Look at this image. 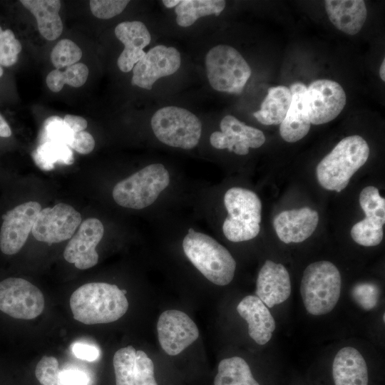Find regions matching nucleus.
<instances>
[{
	"instance_id": "7ed1b4c3",
	"label": "nucleus",
	"mask_w": 385,
	"mask_h": 385,
	"mask_svg": "<svg viewBox=\"0 0 385 385\" xmlns=\"http://www.w3.org/2000/svg\"><path fill=\"white\" fill-rule=\"evenodd\" d=\"M183 249L191 263L212 283L225 286L232 280L236 262L212 237L190 228L183 240Z\"/></svg>"
},
{
	"instance_id": "72a5a7b5",
	"label": "nucleus",
	"mask_w": 385,
	"mask_h": 385,
	"mask_svg": "<svg viewBox=\"0 0 385 385\" xmlns=\"http://www.w3.org/2000/svg\"><path fill=\"white\" fill-rule=\"evenodd\" d=\"M81 57V49L68 38L60 40L51 53V62L56 69L76 64Z\"/></svg>"
},
{
	"instance_id": "e433bc0d",
	"label": "nucleus",
	"mask_w": 385,
	"mask_h": 385,
	"mask_svg": "<svg viewBox=\"0 0 385 385\" xmlns=\"http://www.w3.org/2000/svg\"><path fill=\"white\" fill-rule=\"evenodd\" d=\"M134 379L135 385H158L154 376L153 362L142 350L135 352Z\"/></svg>"
},
{
	"instance_id": "2eb2a0df",
	"label": "nucleus",
	"mask_w": 385,
	"mask_h": 385,
	"mask_svg": "<svg viewBox=\"0 0 385 385\" xmlns=\"http://www.w3.org/2000/svg\"><path fill=\"white\" fill-rule=\"evenodd\" d=\"M104 234V227L97 218H88L80 224L63 251V257L79 270L94 267L98 262L96 250Z\"/></svg>"
},
{
	"instance_id": "dca6fc26",
	"label": "nucleus",
	"mask_w": 385,
	"mask_h": 385,
	"mask_svg": "<svg viewBox=\"0 0 385 385\" xmlns=\"http://www.w3.org/2000/svg\"><path fill=\"white\" fill-rule=\"evenodd\" d=\"M221 131L213 132L210 144L217 149H227L237 155H245L249 149L261 147L265 136L260 130L247 125L235 116H225L220 123Z\"/></svg>"
},
{
	"instance_id": "b1692460",
	"label": "nucleus",
	"mask_w": 385,
	"mask_h": 385,
	"mask_svg": "<svg viewBox=\"0 0 385 385\" xmlns=\"http://www.w3.org/2000/svg\"><path fill=\"white\" fill-rule=\"evenodd\" d=\"M21 4L36 18L41 35L48 41L58 38L63 31L58 0H21Z\"/></svg>"
},
{
	"instance_id": "f704fd0d",
	"label": "nucleus",
	"mask_w": 385,
	"mask_h": 385,
	"mask_svg": "<svg viewBox=\"0 0 385 385\" xmlns=\"http://www.w3.org/2000/svg\"><path fill=\"white\" fill-rule=\"evenodd\" d=\"M21 44L10 29L4 30L0 26V66L9 67L18 61Z\"/></svg>"
},
{
	"instance_id": "473e14b6",
	"label": "nucleus",
	"mask_w": 385,
	"mask_h": 385,
	"mask_svg": "<svg viewBox=\"0 0 385 385\" xmlns=\"http://www.w3.org/2000/svg\"><path fill=\"white\" fill-rule=\"evenodd\" d=\"M73 135V131L63 119L58 116H51L44 121L39 137L41 143L55 142L68 146Z\"/></svg>"
},
{
	"instance_id": "4be33fe9",
	"label": "nucleus",
	"mask_w": 385,
	"mask_h": 385,
	"mask_svg": "<svg viewBox=\"0 0 385 385\" xmlns=\"http://www.w3.org/2000/svg\"><path fill=\"white\" fill-rule=\"evenodd\" d=\"M334 385H368L366 363L355 348L345 346L335 355L332 364Z\"/></svg>"
},
{
	"instance_id": "c03bdc74",
	"label": "nucleus",
	"mask_w": 385,
	"mask_h": 385,
	"mask_svg": "<svg viewBox=\"0 0 385 385\" xmlns=\"http://www.w3.org/2000/svg\"><path fill=\"white\" fill-rule=\"evenodd\" d=\"M11 135V128L4 118L0 114V137L9 138Z\"/></svg>"
},
{
	"instance_id": "f8f14e48",
	"label": "nucleus",
	"mask_w": 385,
	"mask_h": 385,
	"mask_svg": "<svg viewBox=\"0 0 385 385\" xmlns=\"http://www.w3.org/2000/svg\"><path fill=\"white\" fill-rule=\"evenodd\" d=\"M41 205L29 201L19 205L4 215L0 230V250L8 255L19 252L31 232Z\"/></svg>"
},
{
	"instance_id": "a19ab883",
	"label": "nucleus",
	"mask_w": 385,
	"mask_h": 385,
	"mask_svg": "<svg viewBox=\"0 0 385 385\" xmlns=\"http://www.w3.org/2000/svg\"><path fill=\"white\" fill-rule=\"evenodd\" d=\"M60 381L61 385H90L91 383L86 371L75 368L61 370Z\"/></svg>"
},
{
	"instance_id": "a211bd4d",
	"label": "nucleus",
	"mask_w": 385,
	"mask_h": 385,
	"mask_svg": "<svg viewBox=\"0 0 385 385\" xmlns=\"http://www.w3.org/2000/svg\"><path fill=\"white\" fill-rule=\"evenodd\" d=\"M115 35L124 45L117 65L121 71L129 72L145 55L143 48L150 42V34L143 22L128 21L116 26Z\"/></svg>"
},
{
	"instance_id": "79ce46f5",
	"label": "nucleus",
	"mask_w": 385,
	"mask_h": 385,
	"mask_svg": "<svg viewBox=\"0 0 385 385\" xmlns=\"http://www.w3.org/2000/svg\"><path fill=\"white\" fill-rule=\"evenodd\" d=\"M72 351L76 357L88 361H96L100 356V351L97 347L83 343L74 344Z\"/></svg>"
},
{
	"instance_id": "c85d7f7f",
	"label": "nucleus",
	"mask_w": 385,
	"mask_h": 385,
	"mask_svg": "<svg viewBox=\"0 0 385 385\" xmlns=\"http://www.w3.org/2000/svg\"><path fill=\"white\" fill-rule=\"evenodd\" d=\"M88 68L82 63H77L68 66L64 71L55 69L51 71L46 77V85L48 88L55 93L59 92L64 84L74 88L82 86L88 76Z\"/></svg>"
},
{
	"instance_id": "a18cd8bd",
	"label": "nucleus",
	"mask_w": 385,
	"mask_h": 385,
	"mask_svg": "<svg viewBox=\"0 0 385 385\" xmlns=\"http://www.w3.org/2000/svg\"><path fill=\"white\" fill-rule=\"evenodd\" d=\"M180 1V0H163L162 2L165 7L170 9L175 7Z\"/></svg>"
},
{
	"instance_id": "4c0bfd02",
	"label": "nucleus",
	"mask_w": 385,
	"mask_h": 385,
	"mask_svg": "<svg viewBox=\"0 0 385 385\" xmlns=\"http://www.w3.org/2000/svg\"><path fill=\"white\" fill-rule=\"evenodd\" d=\"M351 296L360 307L369 311L378 303L379 289L374 283L360 282L353 287Z\"/></svg>"
},
{
	"instance_id": "09e8293b",
	"label": "nucleus",
	"mask_w": 385,
	"mask_h": 385,
	"mask_svg": "<svg viewBox=\"0 0 385 385\" xmlns=\"http://www.w3.org/2000/svg\"><path fill=\"white\" fill-rule=\"evenodd\" d=\"M384 316H385V314H383V321H384V322L385 321V317H384Z\"/></svg>"
},
{
	"instance_id": "cd10ccee",
	"label": "nucleus",
	"mask_w": 385,
	"mask_h": 385,
	"mask_svg": "<svg viewBox=\"0 0 385 385\" xmlns=\"http://www.w3.org/2000/svg\"><path fill=\"white\" fill-rule=\"evenodd\" d=\"M36 164L42 170H50L56 163L72 164L73 158L70 147L55 142L41 143L33 153Z\"/></svg>"
},
{
	"instance_id": "58836bf2",
	"label": "nucleus",
	"mask_w": 385,
	"mask_h": 385,
	"mask_svg": "<svg viewBox=\"0 0 385 385\" xmlns=\"http://www.w3.org/2000/svg\"><path fill=\"white\" fill-rule=\"evenodd\" d=\"M128 3V0H91L89 6L93 16L109 19L120 14Z\"/></svg>"
},
{
	"instance_id": "ddd939ff",
	"label": "nucleus",
	"mask_w": 385,
	"mask_h": 385,
	"mask_svg": "<svg viewBox=\"0 0 385 385\" xmlns=\"http://www.w3.org/2000/svg\"><path fill=\"white\" fill-rule=\"evenodd\" d=\"M158 337L163 350L170 356L181 353L199 337V330L185 312L170 309L163 312L157 323Z\"/></svg>"
},
{
	"instance_id": "5701e85b",
	"label": "nucleus",
	"mask_w": 385,
	"mask_h": 385,
	"mask_svg": "<svg viewBox=\"0 0 385 385\" xmlns=\"http://www.w3.org/2000/svg\"><path fill=\"white\" fill-rule=\"evenodd\" d=\"M324 6L330 21L346 34H356L366 21L367 10L364 1L327 0Z\"/></svg>"
},
{
	"instance_id": "c756f323",
	"label": "nucleus",
	"mask_w": 385,
	"mask_h": 385,
	"mask_svg": "<svg viewBox=\"0 0 385 385\" xmlns=\"http://www.w3.org/2000/svg\"><path fill=\"white\" fill-rule=\"evenodd\" d=\"M135 348L130 345L118 349L115 353L113 364L116 385H135Z\"/></svg>"
},
{
	"instance_id": "9d476101",
	"label": "nucleus",
	"mask_w": 385,
	"mask_h": 385,
	"mask_svg": "<svg viewBox=\"0 0 385 385\" xmlns=\"http://www.w3.org/2000/svg\"><path fill=\"white\" fill-rule=\"evenodd\" d=\"M82 222V217L71 205L60 202L39 211L31 232L36 240L49 245L70 239Z\"/></svg>"
},
{
	"instance_id": "6e6552de",
	"label": "nucleus",
	"mask_w": 385,
	"mask_h": 385,
	"mask_svg": "<svg viewBox=\"0 0 385 385\" xmlns=\"http://www.w3.org/2000/svg\"><path fill=\"white\" fill-rule=\"evenodd\" d=\"M155 137L163 143L185 150L194 148L202 133V123L190 111L169 106L158 110L150 120Z\"/></svg>"
},
{
	"instance_id": "2f4dec72",
	"label": "nucleus",
	"mask_w": 385,
	"mask_h": 385,
	"mask_svg": "<svg viewBox=\"0 0 385 385\" xmlns=\"http://www.w3.org/2000/svg\"><path fill=\"white\" fill-rule=\"evenodd\" d=\"M383 226L365 217L353 225L351 236L357 244L373 247L380 244L383 239Z\"/></svg>"
},
{
	"instance_id": "393cba45",
	"label": "nucleus",
	"mask_w": 385,
	"mask_h": 385,
	"mask_svg": "<svg viewBox=\"0 0 385 385\" xmlns=\"http://www.w3.org/2000/svg\"><path fill=\"white\" fill-rule=\"evenodd\" d=\"M292 101L289 88L284 86L271 87L254 117L262 124L279 125L284 120Z\"/></svg>"
},
{
	"instance_id": "4468645a",
	"label": "nucleus",
	"mask_w": 385,
	"mask_h": 385,
	"mask_svg": "<svg viewBox=\"0 0 385 385\" xmlns=\"http://www.w3.org/2000/svg\"><path fill=\"white\" fill-rule=\"evenodd\" d=\"M180 65V54L175 48L155 46L134 66L131 84L150 90L158 79L175 73Z\"/></svg>"
},
{
	"instance_id": "9b49d317",
	"label": "nucleus",
	"mask_w": 385,
	"mask_h": 385,
	"mask_svg": "<svg viewBox=\"0 0 385 385\" xmlns=\"http://www.w3.org/2000/svg\"><path fill=\"white\" fill-rule=\"evenodd\" d=\"M346 93L339 83L332 80L319 79L312 82L304 94V103L311 124L327 123L344 109Z\"/></svg>"
},
{
	"instance_id": "7c9ffc66",
	"label": "nucleus",
	"mask_w": 385,
	"mask_h": 385,
	"mask_svg": "<svg viewBox=\"0 0 385 385\" xmlns=\"http://www.w3.org/2000/svg\"><path fill=\"white\" fill-rule=\"evenodd\" d=\"M359 204L366 217L383 226L385 223V199L374 186H367L360 192Z\"/></svg>"
},
{
	"instance_id": "37998d69",
	"label": "nucleus",
	"mask_w": 385,
	"mask_h": 385,
	"mask_svg": "<svg viewBox=\"0 0 385 385\" xmlns=\"http://www.w3.org/2000/svg\"><path fill=\"white\" fill-rule=\"evenodd\" d=\"M63 119L73 133L84 130L88 125L87 120L81 116L67 114Z\"/></svg>"
},
{
	"instance_id": "f257e3e1",
	"label": "nucleus",
	"mask_w": 385,
	"mask_h": 385,
	"mask_svg": "<svg viewBox=\"0 0 385 385\" xmlns=\"http://www.w3.org/2000/svg\"><path fill=\"white\" fill-rule=\"evenodd\" d=\"M126 291L115 284L91 282L76 289L71 296L73 318L85 324H106L122 317L128 309Z\"/></svg>"
},
{
	"instance_id": "412c9836",
	"label": "nucleus",
	"mask_w": 385,
	"mask_h": 385,
	"mask_svg": "<svg viewBox=\"0 0 385 385\" xmlns=\"http://www.w3.org/2000/svg\"><path fill=\"white\" fill-rule=\"evenodd\" d=\"M289 88L292 94V101L284 120L280 123L279 133L285 141L294 143L308 133L311 122L304 103L307 86L302 83L295 82Z\"/></svg>"
},
{
	"instance_id": "de8ad7c7",
	"label": "nucleus",
	"mask_w": 385,
	"mask_h": 385,
	"mask_svg": "<svg viewBox=\"0 0 385 385\" xmlns=\"http://www.w3.org/2000/svg\"><path fill=\"white\" fill-rule=\"evenodd\" d=\"M3 73H4L3 68H2V67L0 66V78L2 76Z\"/></svg>"
},
{
	"instance_id": "f3484780",
	"label": "nucleus",
	"mask_w": 385,
	"mask_h": 385,
	"mask_svg": "<svg viewBox=\"0 0 385 385\" xmlns=\"http://www.w3.org/2000/svg\"><path fill=\"white\" fill-rule=\"evenodd\" d=\"M255 292L269 308L285 302L291 294L289 274L285 267L266 260L259 271Z\"/></svg>"
},
{
	"instance_id": "6ab92c4d",
	"label": "nucleus",
	"mask_w": 385,
	"mask_h": 385,
	"mask_svg": "<svg viewBox=\"0 0 385 385\" xmlns=\"http://www.w3.org/2000/svg\"><path fill=\"white\" fill-rule=\"evenodd\" d=\"M318 222V212L307 207L282 211L273 220L279 239L287 244L307 240L314 232Z\"/></svg>"
},
{
	"instance_id": "1a4fd4ad",
	"label": "nucleus",
	"mask_w": 385,
	"mask_h": 385,
	"mask_svg": "<svg viewBox=\"0 0 385 385\" xmlns=\"http://www.w3.org/2000/svg\"><path fill=\"white\" fill-rule=\"evenodd\" d=\"M44 308L41 291L30 282L9 277L0 282V311L9 317L29 320L39 316Z\"/></svg>"
},
{
	"instance_id": "20e7f679",
	"label": "nucleus",
	"mask_w": 385,
	"mask_h": 385,
	"mask_svg": "<svg viewBox=\"0 0 385 385\" xmlns=\"http://www.w3.org/2000/svg\"><path fill=\"white\" fill-rule=\"evenodd\" d=\"M341 289L340 272L329 261L311 263L303 272L300 293L307 312L312 315L330 312L339 301Z\"/></svg>"
},
{
	"instance_id": "49530a36",
	"label": "nucleus",
	"mask_w": 385,
	"mask_h": 385,
	"mask_svg": "<svg viewBox=\"0 0 385 385\" xmlns=\"http://www.w3.org/2000/svg\"><path fill=\"white\" fill-rule=\"evenodd\" d=\"M384 68H385V61L384 59V61H382V63H381V65L380 66V68H379V76H380L381 79L383 81H385Z\"/></svg>"
},
{
	"instance_id": "bb28decb",
	"label": "nucleus",
	"mask_w": 385,
	"mask_h": 385,
	"mask_svg": "<svg viewBox=\"0 0 385 385\" xmlns=\"http://www.w3.org/2000/svg\"><path fill=\"white\" fill-rule=\"evenodd\" d=\"M214 385H260V384L254 379L245 360L240 356H233L220 361Z\"/></svg>"
},
{
	"instance_id": "39448f33",
	"label": "nucleus",
	"mask_w": 385,
	"mask_h": 385,
	"mask_svg": "<svg viewBox=\"0 0 385 385\" xmlns=\"http://www.w3.org/2000/svg\"><path fill=\"white\" fill-rule=\"evenodd\" d=\"M224 205L227 216L222 232L228 240L240 242L257 236L262 220V202L256 193L242 188H231L225 193Z\"/></svg>"
},
{
	"instance_id": "c9c22d12",
	"label": "nucleus",
	"mask_w": 385,
	"mask_h": 385,
	"mask_svg": "<svg viewBox=\"0 0 385 385\" xmlns=\"http://www.w3.org/2000/svg\"><path fill=\"white\" fill-rule=\"evenodd\" d=\"M58 361L54 356H44L36 366L35 374L41 385H61Z\"/></svg>"
},
{
	"instance_id": "0eeeda50",
	"label": "nucleus",
	"mask_w": 385,
	"mask_h": 385,
	"mask_svg": "<svg viewBox=\"0 0 385 385\" xmlns=\"http://www.w3.org/2000/svg\"><path fill=\"white\" fill-rule=\"evenodd\" d=\"M205 66L210 85L220 92L241 93L252 73L240 53L225 44L217 45L207 52Z\"/></svg>"
},
{
	"instance_id": "f03ea898",
	"label": "nucleus",
	"mask_w": 385,
	"mask_h": 385,
	"mask_svg": "<svg viewBox=\"0 0 385 385\" xmlns=\"http://www.w3.org/2000/svg\"><path fill=\"white\" fill-rule=\"evenodd\" d=\"M366 141L358 135L340 140L317 166V177L326 190L340 192L351 176L366 162L369 155Z\"/></svg>"
},
{
	"instance_id": "a878e982",
	"label": "nucleus",
	"mask_w": 385,
	"mask_h": 385,
	"mask_svg": "<svg viewBox=\"0 0 385 385\" xmlns=\"http://www.w3.org/2000/svg\"><path fill=\"white\" fill-rule=\"evenodd\" d=\"M225 5L223 0H182L175 7L176 22L183 27L190 26L200 17L219 16Z\"/></svg>"
},
{
	"instance_id": "aec40b11",
	"label": "nucleus",
	"mask_w": 385,
	"mask_h": 385,
	"mask_svg": "<svg viewBox=\"0 0 385 385\" xmlns=\"http://www.w3.org/2000/svg\"><path fill=\"white\" fill-rule=\"evenodd\" d=\"M237 311L248 324L250 337L258 344L264 345L272 338L275 321L267 307L255 295L245 297Z\"/></svg>"
},
{
	"instance_id": "423d86ee",
	"label": "nucleus",
	"mask_w": 385,
	"mask_h": 385,
	"mask_svg": "<svg viewBox=\"0 0 385 385\" xmlns=\"http://www.w3.org/2000/svg\"><path fill=\"white\" fill-rule=\"evenodd\" d=\"M169 183L170 174L165 167L161 163H153L118 182L112 195L121 207L143 209L154 203Z\"/></svg>"
},
{
	"instance_id": "ea45409f",
	"label": "nucleus",
	"mask_w": 385,
	"mask_h": 385,
	"mask_svg": "<svg viewBox=\"0 0 385 385\" xmlns=\"http://www.w3.org/2000/svg\"><path fill=\"white\" fill-rule=\"evenodd\" d=\"M80 154L86 155L95 148V140L92 135L85 130L75 133L68 145Z\"/></svg>"
}]
</instances>
